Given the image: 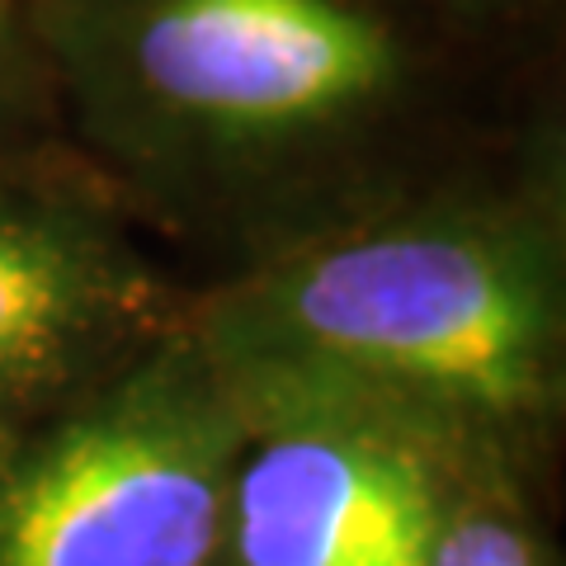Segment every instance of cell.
I'll list each match as a JSON object with an SVG mask.
<instances>
[{"label":"cell","mask_w":566,"mask_h":566,"mask_svg":"<svg viewBox=\"0 0 566 566\" xmlns=\"http://www.w3.org/2000/svg\"><path fill=\"white\" fill-rule=\"evenodd\" d=\"M241 420L212 566H424L453 505L491 486L354 411L270 406Z\"/></svg>","instance_id":"obj_5"},{"label":"cell","mask_w":566,"mask_h":566,"mask_svg":"<svg viewBox=\"0 0 566 566\" xmlns=\"http://www.w3.org/2000/svg\"><path fill=\"white\" fill-rule=\"evenodd\" d=\"M189 293L66 147L0 161V430L161 340Z\"/></svg>","instance_id":"obj_4"},{"label":"cell","mask_w":566,"mask_h":566,"mask_svg":"<svg viewBox=\"0 0 566 566\" xmlns=\"http://www.w3.org/2000/svg\"><path fill=\"white\" fill-rule=\"evenodd\" d=\"M185 322L241 411H354L534 495L566 416L562 109L340 232L193 289Z\"/></svg>","instance_id":"obj_2"},{"label":"cell","mask_w":566,"mask_h":566,"mask_svg":"<svg viewBox=\"0 0 566 566\" xmlns=\"http://www.w3.org/2000/svg\"><path fill=\"white\" fill-rule=\"evenodd\" d=\"M424 566H562L547 543L534 495L476 486L453 505Z\"/></svg>","instance_id":"obj_6"},{"label":"cell","mask_w":566,"mask_h":566,"mask_svg":"<svg viewBox=\"0 0 566 566\" xmlns=\"http://www.w3.org/2000/svg\"><path fill=\"white\" fill-rule=\"evenodd\" d=\"M62 142L189 289L406 199L547 104L420 0H24Z\"/></svg>","instance_id":"obj_1"},{"label":"cell","mask_w":566,"mask_h":566,"mask_svg":"<svg viewBox=\"0 0 566 566\" xmlns=\"http://www.w3.org/2000/svg\"><path fill=\"white\" fill-rule=\"evenodd\" d=\"M57 109L48 95L43 62L33 52L24 0H0V161L62 151Z\"/></svg>","instance_id":"obj_7"},{"label":"cell","mask_w":566,"mask_h":566,"mask_svg":"<svg viewBox=\"0 0 566 566\" xmlns=\"http://www.w3.org/2000/svg\"><path fill=\"white\" fill-rule=\"evenodd\" d=\"M420 6H430L476 39L547 52V29H553L562 0H420Z\"/></svg>","instance_id":"obj_8"},{"label":"cell","mask_w":566,"mask_h":566,"mask_svg":"<svg viewBox=\"0 0 566 566\" xmlns=\"http://www.w3.org/2000/svg\"><path fill=\"white\" fill-rule=\"evenodd\" d=\"M241 406L189 322L0 430V566H212Z\"/></svg>","instance_id":"obj_3"}]
</instances>
